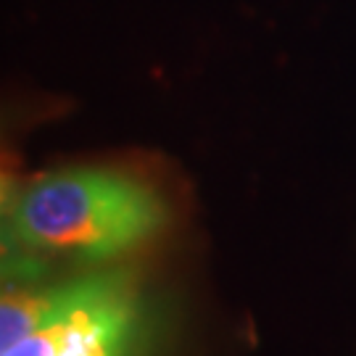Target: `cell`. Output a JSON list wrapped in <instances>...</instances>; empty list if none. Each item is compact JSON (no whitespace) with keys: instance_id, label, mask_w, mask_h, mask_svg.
I'll use <instances>...</instances> for the list:
<instances>
[{"instance_id":"7a4b0ae2","label":"cell","mask_w":356,"mask_h":356,"mask_svg":"<svg viewBox=\"0 0 356 356\" xmlns=\"http://www.w3.org/2000/svg\"><path fill=\"white\" fill-rule=\"evenodd\" d=\"M148 346L145 298L119 269L3 298L0 356H145Z\"/></svg>"},{"instance_id":"6da1fadb","label":"cell","mask_w":356,"mask_h":356,"mask_svg":"<svg viewBox=\"0 0 356 356\" xmlns=\"http://www.w3.org/2000/svg\"><path fill=\"white\" fill-rule=\"evenodd\" d=\"M166 204L148 182L103 166H66L29 182L3 238L35 254L114 261L164 229Z\"/></svg>"}]
</instances>
